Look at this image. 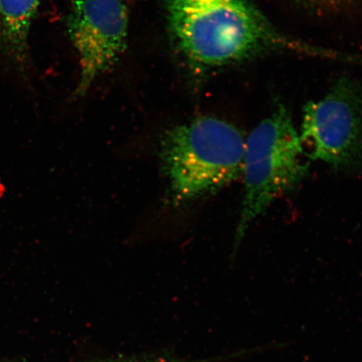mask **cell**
I'll return each mask as SVG.
<instances>
[{"label": "cell", "instance_id": "cell-1", "mask_svg": "<svg viewBox=\"0 0 362 362\" xmlns=\"http://www.w3.org/2000/svg\"><path fill=\"white\" fill-rule=\"evenodd\" d=\"M172 34L194 65L233 64L278 49L314 48L278 33L249 0H165Z\"/></svg>", "mask_w": 362, "mask_h": 362}, {"label": "cell", "instance_id": "cell-2", "mask_svg": "<svg viewBox=\"0 0 362 362\" xmlns=\"http://www.w3.org/2000/svg\"><path fill=\"white\" fill-rule=\"evenodd\" d=\"M245 143L241 131L216 117H200L170 129L160 152L170 202H192L238 180Z\"/></svg>", "mask_w": 362, "mask_h": 362}, {"label": "cell", "instance_id": "cell-3", "mask_svg": "<svg viewBox=\"0 0 362 362\" xmlns=\"http://www.w3.org/2000/svg\"><path fill=\"white\" fill-rule=\"evenodd\" d=\"M306 158L300 133L282 106L252 131L244 151V196L233 256L253 221L276 199L292 191L305 179L309 170Z\"/></svg>", "mask_w": 362, "mask_h": 362}, {"label": "cell", "instance_id": "cell-4", "mask_svg": "<svg viewBox=\"0 0 362 362\" xmlns=\"http://www.w3.org/2000/svg\"><path fill=\"white\" fill-rule=\"evenodd\" d=\"M300 137L308 158L334 170L362 166V99L351 81L341 80L320 100L306 104Z\"/></svg>", "mask_w": 362, "mask_h": 362}, {"label": "cell", "instance_id": "cell-5", "mask_svg": "<svg viewBox=\"0 0 362 362\" xmlns=\"http://www.w3.org/2000/svg\"><path fill=\"white\" fill-rule=\"evenodd\" d=\"M128 13L121 0H74L68 33L78 53L81 78L75 94L81 96L115 64L126 48Z\"/></svg>", "mask_w": 362, "mask_h": 362}, {"label": "cell", "instance_id": "cell-6", "mask_svg": "<svg viewBox=\"0 0 362 362\" xmlns=\"http://www.w3.org/2000/svg\"><path fill=\"white\" fill-rule=\"evenodd\" d=\"M40 0H0V45L18 66L28 61L31 24Z\"/></svg>", "mask_w": 362, "mask_h": 362}, {"label": "cell", "instance_id": "cell-7", "mask_svg": "<svg viewBox=\"0 0 362 362\" xmlns=\"http://www.w3.org/2000/svg\"><path fill=\"white\" fill-rule=\"evenodd\" d=\"M116 362H214V361L206 360L200 361H176L164 358H156V359H147V360H129V361H122Z\"/></svg>", "mask_w": 362, "mask_h": 362}]
</instances>
